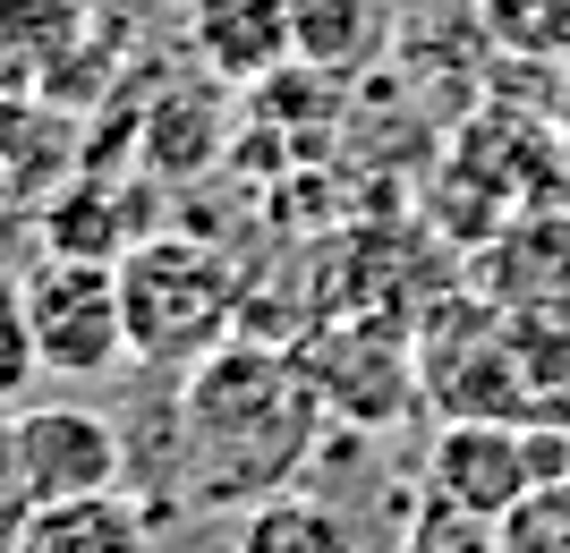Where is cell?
<instances>
[{
  "mask_svg": "<svg viewBox=\"0 0 570 553\" xmlns=\"http://www.w3.org/2000/svg\"><path fill=\"white\" fill-rule=\"evenodd\" d=\"M324 401H315L307 366L273 349V340H222L214 358L188 366L179 384V443L196 468V503H264L282 494L315 452Z\"/></svg>",
  "mask_w": 570,
  "mask_h": 553,
  "instance_id": "cell-1",
  "label": "cell"
},
{
  "mask_svg": "<svg viewBox=\"0 0 570 553\" xmlns=\"http://www.w3.org/2000/svg\"><path fill=\"white\" fill-rule=\"evenodd\" d=\"M119 315H128V358L137 366L188 375L222 340H238V265L188 230H145L119 256Z\"/></svg>",
  "mask_w": 570,
  "mask_h": 553,
  "instance_id": "cell-2",
  "label": "cell"
},
{
  "mask_svg": "<svg viewBox=\"0 0 570 553\" xmlns=\"http://www.w3.org/2000/svg\"><path fill=\"white\" fill-rule=\"evenodd\" d=\"M417 401L443 417H537V333L511 324L469 282L417 324Z\"/></svg>",
  "mask_w": 570,
  "mask_h": 553,
  "instance_id": "cell-3",
  "label": "cell"
},
{
  "mask_svg": "<svg viewBox=\"0 0 570 553\" xmlns=\"http://www.w3.org/2000/svg\"><path fill=\"white\" fill-rule=\"evenodd\" d=\"M553 477H570V426L553 417H443L426 452V494L469 520H502Z\"/></svg>",
  "mask_w": 570,
  "mask_h": 553,
  "instance_id": "cell-4",
  "label": "cell"
},
{
  "mask_svg": "<svg viewBox=\"0 0 570 553\" xmlns=\"http://www.w3.org/2000/svg\"><path fill=\"white\" fill-rule=\"evenodd\" d=\"M26 324H35V358L43 375L95 384L128 366V315H119V265L102 256H43L26 273Z\"/></svg>",
  "mask_w": 570,
  "mask_h": 553,
  "instance_id": "cell-5",
  "label": "cell"
},
{
  "mask_svg": "<svg viewBox=\"0 0 570 553\" xmlns=\"http://www.w3.org/2000/svg\"><path fill=\"white\" fill-rule=\"evenodd\" d=\"M469 289L494 298V307L511 315V324H528V333L570 324V214L562 205H528V214L502 221L494 239H476Z\"/></svg>",
  "mask_w": 570,
  "mask_h": 553,
  "instance_id": "cell-6",
  "label": "cell"
},
{
  "mask_svg": "<svg viewBox=\"0 0 570 553\" xmlns=\"http://www.w3.org/2000/svg\"><path fill=\"white\" fill-rule=\"evenodd\" d=\"M18 460H26L35 503H77V494H119L128 485V434L102 409H77V401L18 409Z\"/></svg>",
  "mask_w": 570,
  "mask_h": 553,
  "instance_id": "cell-7",
  "label": "cell"
},
{
  "mask_svg": "<svg viewBox=\"0 0 570 553\" xmlns=\"http://www.w3.org/2000/svg\"><path fill=\"white\" fill-rule=\"evenodd\" d=\"M298 366H307L324 417H350V426H392V417L417 401V349H409L401 333H366V324H350V333L315 340Z\"/></svg>",
  "mask_w": 570,
  "mask_h": 553,
  "instance_id": "cell-8",
  "label": "cell"
},
{
  "mask_svg": "<svg viewBox=\"0 0 570 553\" xmlns=\"http://www.w3.org/2000/svg\"><path fill=\"white\" fill-rule=\"evenodd\" d=\"M188 34H196V60L222 86H264L298 60L289 51V0H196Z\"/></svg>",
  "mask_w": 570,
  "mask_h": 553,
  "instance_id": "cell-9",
  "label": "cell"
},
{
  "mask_svg": "<svg viewBox=\"0 0 570 553\" xmlns=\"http://www.w3.org/2000/svg\"><path fill=\"white\" fill-rule=\"evenodd\" d=\"M392 43V0H289V51L307 77H366Z\"/></svg>",
  "mask_w": 570,
  "mask_h": 553,
  "instance_id": "cell-10",
  "label": "cell"
},
{
  "mask_svg": "<svg viewBox=\"0 0 570 553\" xmlns=\"http://www.w3.org/2000/svg\"><path fill=\"white\" fill-rule=\"evenodd\" d=\"M18 553H154V520L128 494H77V503H35L18 529Z\"/></svg>",
  "mask_w": 570,
  "mask_h": 553,
  "instance_id": "cell-11",
  "label": "cell"
},
{
  "mask_svg": "<svg viewBox=\"0 0 570 553\" xmlns=\"http://www.w3.org/2000/svg\"><path fill=\"white\" fill-rule=\"evenodd\" d=\"M230 553H357V529H350V511H333L324 494L282 485V494L238 511Z\"/></svg>",
  "mask_w": 570,
  "mask_h": 553,
  "instance_id": "cell-12",
  "label": "cell"
},
{
  "mask_svg": "<svg viewBox=\"0 0 570 553\" xmlns=\"http://www.w3.org/2000/svg\"><path fill=\"white\" fill-rule=\"evenodd\" d=\"M469 9L494 51H520V60L570 51V0H469Z\"/></svg>",
  "mask_w": 570,
  "mask_h": 553,
  "instance_id": "cell-13",
  "label": "cell"
},
{
  "mask_svg": "<svg viewBox=\"0 0 570 553\" xmlns=\"http://www.w3.org/2000/svg\"><path fill=\"white\" fill-rule=\"evenodd\" d=\"M494 553H570V477L537 485L494 520Z\"/></svg>",
  "mask_w": 570,
  "mask_h": 553,
  "instance_id": "cell-14",
  "label": "cell"
},
{
  "mask_svg": "<svg viewBox=\"0 0 570 553\" xmlns=\"http://www.w3.org/2000/svg\"><path fill=\"white\" fill-rule=\"evenodd\" d=\"M401 553H494V520H469V511L417 494V511L401 529Z\"/></svg>",
  "mask_w": 570,
  "mask_h": 553,
  "instance_id": "cell-15",
  "label": "cell"
},
{
  "mask_svg": "<svg viewBox=\"0 0 570 553\" xmlns=\"http://www.w3.org/2000/svg\"><path fill=\"white\" fill-rule=\"evenodd\" d=\"M35 375H43V358H35V324H26V282L0 273V409H18Z\"/></svg>",
  "mask_w": 570,
  "mask_h": 553,
  "instance_id": "cell-16",
  "label": "cell"
},
{
  "mask_svg": "<svg viewBox=\"0 0 570 553\" xmlns=\"http://www.w3.org/2000/svg\"><path fill=\"white\" fill-rule=\"evenodd\" d=\"M537 417L570 426V324L537 333Z\"/></svg>",
  "mask_w": 570,
  "mask_h": 553,
  "instance_id": "cell-17",
  "label": "cell"
}]
</instances>
